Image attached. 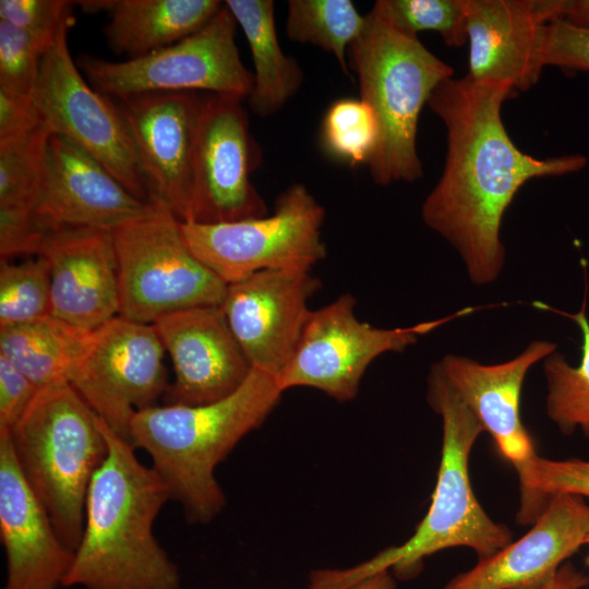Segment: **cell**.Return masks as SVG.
<instances>
[{"mask_svg": "<svg viewBox=\"0 0 589 589\" xmlns=\"http://www.w3.org/2000/svg\"><path fill=\"white\" fill-rule=\"evenodd\" d=\"M38 387L0 354V428L12 430L22 419Z\"/></svg>", "mask_w": 589, "mask_h": 589, "instance_id": "36", "label": "cell"}, {"mask_svg": "<svg viewBox=\"0 0 589 589\" xmlns=\"http://www.w3.org/2000/svg\"><path fill=\"white\" fill-rule=\"evenodd\" d=\"M554 20L589 29V0H551Z\"/></svg>", "mask_w": 589, "mask_h": 589, "instance_id": "38", "label": "cell"}, {"mask_svg": "<svg viewBox=\"0 0 589 589\" xmlns=\"http://www.w3.org/2000/svg\"><path fill=\"white\" fill-rule=\"evenodd\" d=\"M165 348L153 324L117 316L93 330L70 384L123 438L136 411L156 406L167 392Z\"/></svg>", "mask_w": 589, "mask_h": 589, "instance_id": "12", "label": "cell"}, {"mask_svg": "<svg viewBox=\"0 0 589 589\" xmlns=\"http://www.w3.org/2000/svg\"><path fill=\"white\" fill-rule=\"evenodd\" d=\"M428 401L442 419L443 436L436 484L425 516L404 543L352 568L315 572L312 589H350L389 568L398 577L409 578L418 574L423 558L438 551L465 546L482 560L512 542L509 529L485 513L470 482V453L484 430L437 362L429 373Z\"/></svg>", "mask_w": 589, "mask_h": 589, "instance_id": "4", "label": "cell"}, {"mask_svg": "<svg viewBox=\"0 0 589 589\" xmlns=\"http://www.w3.org/2000/svg\"><path fill=\"white\" fill-rule=\"evenodd\" d=\"M589 505L573 494H556L531 529L516 541L479 560L442 589H536L587 545Z\"/></svg>", "mask_w": 589, "mask_h": 589, "instance_id": "19", "label": "cell"}, {"mask_svg": "<svg viewBox=\"0 0 589 589\" xmlns=\"http://www.w3.org/2000/svg\"><path fill=\"white\" fill-rule=\"evenodd\" d=\"M72 21L71 13L62 20L43 58L33 100L52 133L82 147L134 196L152 202L132 134L119 106L87 82L70 53L68 31Z\"/></svg>", "mask_w": 589, "mask_h": 589, "instance_id": "10", "label": "cell"}, {"mask_svg": "<svg viewBox=\"0 0 589 589\" xmlns=\"http://www.w3.org/2000/svg\"><path fill=\"white\" fill-rule=\"evenodd\" d=\"M325 212L300 183L276 200L272 214L237 221H181L191 252L227 285L266 269H311L326 256Z\"/></svg>", "mask_w": 589, "mask_h": 589, "instance_id": "8", "label": "cell"}, {"mask_svg": "<svg viewBox=\"0 0 589 589\" xmlns=\"http://www.w3.org/2000/svg\"><path fill=\"white\" fill-rule=\"evenodd\" d=\"M512 96L506 87L477 84L466 75L441 83L428 101L446 128L447 153L422 218L454 247L478 286L494 283L503 269L501 224L517 191L530 179L568 175L587 165L580 154L540 159L521 152L501 117Z\"/></svg>", "mask_w": 589, "mask_h": 589, "instance_id": "1", "label": "cell"}, {"mask_svg": "<svg viewBox=\"0 0 589 589\" xmlns=\"http://www.w3.org/2000/svg\"><path fill=\"white\" fill-rule=\"evenodd\" d=\"M373 10L400 32H436L450 47L467 41V0H378Z\"/></svg>", "mask_w": 589, "mask_h": 589, "instance_id": "32", "label": "cell"}, {"mask_svg": "<svg viewBox=\"0 0 589 589\" xmlns=\"http://www.w3.org/2000/svg\"><path fill=\"white\" fill-rule=\"evenodd\" d=\"M153 325L175 372L168 404L196 406L225 398L253 369L220 306L179 311Z\"/></svg>", "mask_w": 589, "mask_h": 589, "instance_id": "17", "label": "cell"}, {"mask_svg": "<svg viewBox=\"0 0 589 589\" xmlns=\"http://www.w3.org/2000/svg\"><path fill=\"white\" fill-rule=\"evenodd\" d=\"M9 433L26 482L74 551L92 478L108 454L99 417L70 383H60L39 388Z\"/></svg>", "mask_w": 589, "mask_h": 589, "instance_id": "6", "label": "cell"}, {"mask_svg": "<svg viewBox=\"0 0 589 589\" xmlns=\"http://www.w3.org/2000/svg\"><path fill=\"white\" fill-rule=\"evenodd\" d=\"M86 12H105L110 49L128 59L172 45L205 26L221 9L217 0H89Z\"/></svg>", "mask_w": 589, "mask_h": 589, "instance_id": "23", "label": "cell"}, {"mask_svg": "<svg viewBox=\"0 0 589 589\" xmlns=\"http://www.w3.org/2000/svg\"><path fill=\"white\" fill-rule=\"evenodd\" d=\"M50 314V274L45 257L0 261V327Z\"/></svg>", "mask_w": 589, "mask_h": 589, "instance_id": "30", "label": "cell"}, {"mask_svg": "<svg viewBox=\"0 0 589 589\" xmlns=\"http://www.w3.org/2000/svg\"><path fill=\"white\" fill-rule=\"evenodd\" d=\"M242 100L216 94L204 98L193 158L191 221L218 224L268 214L251 182L259 151Z\"/></svg>", "mask_w": 589, "mask_h": 589, "instance_id": "13", "label": "cell"}, {"mask_svg": "<svg viewBox=\"0 0 589 589\" xmlns=\"http://www.w3.org/2000/svg\"><path fill=\"white\" fill-rule=\"evenodd\" d=\"M92 336L93 330L48 314L32 322L0 327V354L43 388L70 382Z\"/></svg>", "mask_w": 589, "mask_h": 589, "instance_id": "25", "label": "cell"}, {"mask_svg": "<svg viewBox=\"0 0 589 589\" xmlns=\"http://www.w3.org/2000/svg\"><path fill=\"white\" fill-rule=\"evenodd\" d=\"M152 207L153 202L130 193L74 142L60 134L50 135L33 205L46 231L81 228L112 231L145 216Z\"/></svg>", "mask_w": 589, "mask_h": 589, "instance_id": "16", "label": "cell"}, {"mask_svg": "<svg viewBox=\"0 0 589 589\" xmlns=\"http://www.w3.org/2000/svg\"><path fill=\"white\" fill-rule=\"evenodd\" d=\"M57 32L27 31L0 21V87L32 96Z\"/></svg>", "mask_w": 589, "mask_h": 589, "instance_id": "33", "label": "cell"}, {"mask_svg": "<svg viewBox=\"0 0 589 589\" xmlns=\"http://www.w3.org/2000/svg\"><path fill=\"white\" fill-rule=\"evenodd\" d=\"M589 585V577L572 563L565 562L556 573L536 589H584Z\"/></svg>", "mask_w": 589, "mask_h": 589, "instance_id": "39", "label": "cell"}, {"mask_svg": "<svg viewBox=\"0 0 589 589\" xmlns=\"http://www.w3.org/2000/svg\"><path fill=\"white\" fill-rule=\"evenodd\" d=\"M226 7L242 28L254 65L252 111L263 118L278 112L300 89L303 72L281 49L272 0H227Z\"/></svg>", "mask_w": 589, "mask_h": 589, "instance_id": "24", "label": "cell"}, {"mask_svg": "<svg viewBox=\"0 0 589 589\" xmlns=\"http://www.w3.org/2000/svg\"><path fill=\"white\" fill-rule=\"evenodd\" d=\"M321 288L311 269H266L227 285L220 309L253 369L279 376L289 364Z\"/></svg>", "mask_w": 589, "mask_h": 589, "instance_id": "14", "label": "cell"}, {"mask_svg": "<svg viewBox=\"0 0 589 589\" xmlns=\"http://www.w3.org/2000/svg\"><path fill=\"white\" fill-rule=\"evenodd\" d=\"M521 525L533 524L556 494L589 498V460L572 458L553 460L537 456L518 476Z\"/></svg>", "mask_w": 589, "mask_h": 589, "instance_id": "29", "label": "cell"}, {"mask_svg": "<svg viewBox=\"0 0 589 589\" xmlns=\"http://www.w3.org/2000/svg\"><path fill=\"white\" fill-rule=\"evenodd\" d=\"M283 393L276 376L252 369L236 392L219 400L156 405L134 413L131 443L151 457L188 522L207 524L223 510L226 496L216 467L264 422Z\"/></svg>", "mask_w": 589, "mask_h": 589, "instance_id": "3", "label": "cell"}, {"mask_svg": "<svg viewBox=\"0 0 589 589\" xmlns=\"http://www.w3.org/2000/svg\"><path fill=\"white\" fill-rule=\"evenodd\" d=\"M380 139L371 106L359 98H341L326 110L321 124V144L336 160L350 166L369 165Z\"/></svg>", "mask_w": 589, "mask_h": 589, "instance_id": "28", "label": "cell"}, {"mask_svg": "<svg viewBox=\"0 0 589 589\" xmlns=\"http://www.w3.org/2000/svg\"><path fill=\"white\" fill-rule=\"evenodd\" d=\"M44 123L32 96L0 87V144L20 139Z\"/></svg>", "mask_w": 589, "mask_h": 589, "instance_id": "37", "label": "cell"}, {"mask_svg": "<svg viewBox=\"0 0 589 589\" xmlns=\"http://www.w3.org/2000/svg\"><path fill=\"white\" fill-rule=\"evenodd\" d=\"M586 294L580 310L573 314L556 310L543 302L533 305L573 320L581 333V356L578 365H570L556 350L543 360L546 382V414L558 430L570 435L580 431L589 441V320Z\"/></svg>", "mask_w": 589, "mask_h": 589, "instance_id": "26", "label": "cell"}, {"mask_svg": "<svg viewBox=\"0 0 589 589\" xmlns=\"http://www.w3.org/2000/svg\"><path fill=\"white\" fill-rule=\"evenodd\" d=\"M108 454L92 478L84 525L63 587L83 589H179L178 566L154 534L155 520L170 500L131 442L99 418Z\"/></svg>", "mask_w": 589, "mask_h": 589, "instance_id": "2", "label": "cell"}, {"mask_svg": "<svg viewBox=\"0 0 589 589\" xmlns=\"http://www.w3.org/2000/svg\"><path fill=\"white\" fill-rule=\"evenodd\" d=\"M468 79L514 92L530 89L544 68L540 0H467Z\"/></svg>", "mask_w": 589, "mask_h": 589, "instance_id": "22", "label": "cell"}, {"mask_svg": "<svg viewBox=\"0 0 589 589\" xmlns=\"http://www.w3.org/2000/svg\"><path fill=\"white\" fill-rule=\"evenodd\" d=\"M50 274V314L95 330L120 313L112 232L64 229L48 235L39 253Z\"/></svg>", "mask_w": 589, "mask_h": 589, "instance_id": "20", "label": "cell"}, {"mask_svg": "<svg viewBox=\"0 0 589 589\" xmlns=\"http://www.w3.org/2000/svg\"><path fill=\"white\" fill-rule=\"evenodd\" d=\"M347 59L358 77L360 98L371 106L378 122V144L368 165L373 181L388 185L420 179V112L434 89L453 77L454 69L418 37L400 32L373 9Z\"/></svg>", "mask_w": 589, "mask_h": 589, "instance_id": "5", "label": "cell"}, {"mask_svg": "<svg viewBox=\"0 0 589 589\" xmlns=\"http://www.w3.org/2000/svg\"><path fill=\"white\" fill-rule=\"evenodd\" d=\"M73 4L64 0H1L0 21L27 31L55 32Z\"/></svg>", "mask_w": 589, "mask_h": 589, "instance_id": "35", "label": "cell"}, {"mask_svg": "<svg viewBox=\"0 0 589 589\" xmlns=\"http://www.w3.org/2000/svg\"><path fill=\"white\" fill-rule=\"evenodd\" d=\"M350 589H394V582L388 572H382L357 582Z\"/></svg>", "mask_w": 589, "mask_h": 589, "instance_id": "40", "label": "cell"}, {"mask_svg": "<svg viewBox=\"0 0 589 589\" xmlns=\"http://www.w3.org/2000/svg\"><path fill=\"white\" fill-rule=\"evenodd\" d=\"M148 214L112 230L120 313L154 324L179 311L220 306L227 284L188 248L181 220L158 200Z\"/></svg>", "mask_w": 589, "mask_h": 589, "instance_id": "7", "label": "cell"}, {"mask_svg": "<svg viewBox=\"0 0 589 589\" xmlns=\"http://www.w3.org/2000/svg\"><path fill=\"white\" fill-rule=\"evenodd\" d=\"M236 31L237 22L224 2L205 26L172 45L117 62L82 56L77 65L96 91L116 98L206 91L244 99L253 75L241 61Z\"/></svg>", "mask_w": 589, "mask_h": 589, "instance_id": "9", "label": "cell"}, {"mask_svg": "<svg viewBox=\"0 0 589 589\" xmlns=\"http://www.w3.org/2000/svg\"><path fill=\"white\" fill-rule=\"evenodd\" d=\"M51 134L44 123L20 139L0 144V207L33 208Z\"/></svg>", "mask_w": 589, "mask_h": 589, "instance_id": "31", "label": "cell"}, {"mask_svg": "<svg viewBox=\"0 0 589 589\" xmlns=\"http://www.w3.org/2000/svg\"><path fill=\"white\" fill-rule=\"evenodd\" d=\"M364 25L365 15H361L349 0L288 1V38L332 53L346 75H349V47L361 35Z\"/></svg>", "mask_w": 589, "mask_h": 589, "instance_id": "27", "label": "cell"}, {"mask_svg": "<svg viewBox=\"0 0 589 589\" xmlns=\"http://www.w3.org/2000/svg\"><path fill=\"white\" fill-rule=\"evenodd\" d=\"M0 538L7 562L3 589H60L74 551L58 534L26 482L8 429L0 428Z\"/></svg>", "mask_w": 589, "mask_h": 589, "instance_id": "18", "label": "cell"}, {"mask_svg": "<svg viewBox=\"0 0 589 589\" xmlns=\"http://www.w3.org/2000/svg\"><path fill=\"white\" fill-rule=\"evenodd\" d=\"M587 545L589 546V538H588V540H587ZM586 564H587V566L589 567V551H588V554H587V556H586Z\"/></svg>", "mask_w": 589, "mask_h": 589, "instance_id": "41", "label": "cell"}, {"mask_svg": "<svg viewBox=\"0 0 589 589\" xmlns=\"http://www.w3.org/2000/svg\"><path fill=\"white\" fill-rule=\"evenodd\" d=\"M541 56L544 67L589 71V29L561 20L546 23Z\"/></svg>", "mask_w": 589, "mask_h": 589, "instance_id": "34", "label": "cell"}, {"mask_svg": "<svg viewBox=\"0 0 589 589\" xmlns=\"http://www.w3.org/2000/svg\"><path fill=\"white\" fill-rule=\"evenodd\" d=\"M556 350V345L534 340L515 358L483 364L467 357L446 354L437 362L443 374L473 411L498 454L520 476L538 456L520 417V397L528 371Z\"/></svg>", "mask_w": 589, "mask_h": 589, "instance_id": "21", "label": "cell"}, {"mask_svg": "<svg viewBox=\"0 0 589 589\" xmlns=\"http://www.w3.org/2000/svg\"><path fill=\"white\" fill-rule=\"evenodd\" d=\"M356 299L342 293L333 302L311 311L297 349L279 376L285 390L311 387L338 400L357 396L368 366L386 352H402L418 337L478 308L458 310L446 317L408 327L381 328L360 321Z\"/></svg>", "mask_w": 589, "mask_h": 589, "instance_id": "11", "label": "cell"}, {"mask_svg": "<svg viewBox=\"0 0 589 589\" xmlns=\"http://www.w3.org/2000/svg\"><path fill=\"white\" fill-rule=\"evenodd\" d=\"M120 99L152 201L191 221L193 158L204 98L194 92H155Z\"/></svg>", "mask_w": 589, "mask_h": 589, "instance_id": "15", "label": "cell"}]
</instances>
